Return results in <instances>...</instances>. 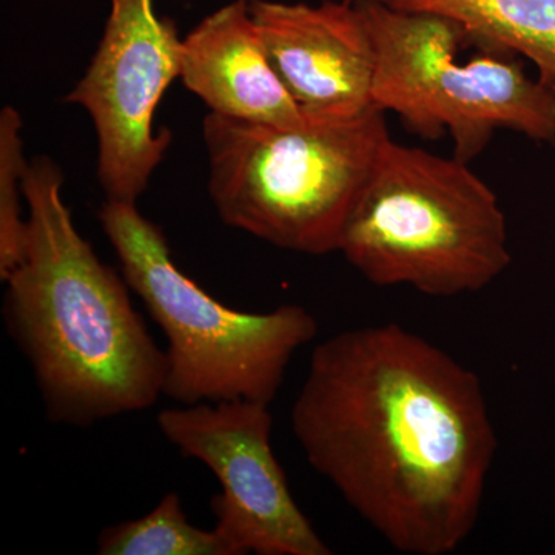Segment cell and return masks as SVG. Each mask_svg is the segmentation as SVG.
<instances>
[{"label":"cell","mask_w":555,"mask_h":555,"mask_svg":"<svg viewBox=\"0 0 555 555\" xmlns=\"http://www.w3.org/2000/svg\"><path fill=\"white\" fill-rule=\"evenodd\" d=\"M269 406L235 400L169 408L159 412L158 427L182 455L217 477L214 528L233 554L331 555L273 454Z\"/></svg>","instance_id":"cell-7"},{"label":"cell","mask_w":555,"mask_h":555,"mask_svg":"<svg viewBox=\"0 0 555 555\" xmlns=\"http://www.w3.org/2000/svg\"><path fill=\"white\" fill-rule=\"evenodd\" d=\"M361 9L377 53L372 96L379 109H392L423 138L451 134L463 163L480 155L499 129L555 139V90L529 79L507 54L486 51L460 62L469 39L455 22L379 0Z\"/></svg>","instance_id":"cell-6"},{"label":"cell","mask_w":555,"mask_h":555,"mask_svg":"<svg viewBox=\"0 0 555 555\" xmlns=\"http://www.w3.org/2000/svg\"><path fill=\"white\" fill-rule=\"evenodd\" d=\"M379 2H383V0H379Z\"/></svg>","instance_id":"cell-15"},{"label":"cell","mask_w":555,"mask_h":555,"mask_svg":"<svg viewBox=\"0 0 555 555\" xmlns=\"http://www.w3.org/2000/svg\"><path fill=\"white\" fill-rule=\"evenodd\" d=\"M100 221L122 276L167 339L164 396L182 406L272 403L292 358L317 337L313 313L298 305L266 313L222 305L178 268L163 230L134 203L107 199Z\"/></svg>","instance_id":"cell-5"},{"label":"cell","mask_w":555,"mask_h":555,"mask_svg":"<svg viewBox=\"0 0 555 555\" xmlns=\"http://www.w3.org/2000/svg\"><path fill=\"white\" fill-rule=\"evenodd\" d=\"M375 286L476 294L511 262L505 214L467 163L387 139L338 247Z\"/></svg>","instance_id":"cell-4"},{"label":"cell","mask_w":555,"mask_h":555,"mask_svg":"<svg viewBox=\"0 0 555 555\" xmlns=\"http://www.w3.org/2000/svg\"><path fill=\"white\" fill-rule=\"evenodd\" d=\"M182 39L155 0H112L100 47L68 104L89 113L98 137V178L107 199L134 203L170 147L155 131L164 93L181 76Z\"/></svg>","instance_id":"cell-8"},{"label":"cell","mask_w":555,"mask_h":555,"mask_svg":"<svg viewBox=\"0 0 555 555\" xmlns=\"http://www.w3.org/2000/svg\"><path fill=\"white\" fill-rule=\"evenodd\" d=\"M62 184L47 156L28 163L24 258L3 280L2 313L51 422L83 427L156 404L167 364L126 278L80 236Z\"/></svg>","instance_id":"cell-2"},{"label":"cell","mask_w":555,"mask_h":555,"mask_svg":"<svg viewBox=\"0 0 555 555\" xmlns=\"http://www.w3.org/2000/svg\"><path fill=\"white\" fill-rule=\"evenodd\" d=\"M101 555H235L217 529L185 516L181 496L169 492L147 516L108 526L98 537Z\"/></svg>","instance_id":"cell-12"},{"label":"cell","mask_w":555,"mask_h":555,"mask_svg":"<svg viewBox=\"0 0 555 555\" xmlns=\"http://www.w3.org/2000/svg\"><path fill=\"white\" fill-rule=\"evenodd\" d=\"M278 76L308 116H353L374 104L377 53L363 9L350 3H250Z\"/></svg>","instance_id":"cell-9"},{"label":"cell","mask_w":555,"mask_h":555,"mask_svg":"<svg viewBox=\"0 0 555 555\" xmlns=\"http://www.w3.org/2000/svg\"><path fill=\"white\" fill-rule=\"evenodd\" d=\"M383 113L310 116L312 122L298 130L208 113V193L219 218L284 250L338 251L350 211L390 138Z\"/></svg>","instance_id":"cell-3"},{"label":"cell","mask_w":555,"mask_h":555,"mask_svg":"<svg viewBox=\"0 0 555 555\" xmlns=\"http://www.w3.org/2000/svg\"><path fill=\"white\" fill-rule=\"evenodd\" d=\"M22 116L7 105L0 112V278L21 264L27 238L24 178L28 169L22 139Z\"/></svg>","instance_id":"cell-13"},{"label":"cell","mask_w":555,"mask_h":555,"mask_svg":"<svg viewBox=\"0 0 555 555\" xmlns=\"http://www.w3.org/2000/svg\"><path fill=\"white\" fill-rule=\"evenodd\" d=\"M313 470L393 550L455 553L473 534L499 448L483 386L396 323L313 349L291 411Z\"/></svg>","instance_id":"cell-1"},{"label":"cell","mask_w":555,"mask_h":555,"mask_svg":"<svg viewBox=\"0 0 555 555\" xmlns=\"http://www.w3.org/2000/svg\"><path fill=\"white\" fill-rule=\"evenodd\" d=\"M392 9L455 22L470 43L496 54H524L555 90V0H383Z\"/></svg>","instance_id":"cell-11"},{"label":"cell","mask_w":555,"mask_h":555,"mask_svg":"<svg viewBox=\"0 0 555 555\" xmlns=\"http://www.w3.org/2000/svg\"><path fill=\"white\" fill-rule=\"evenodd\" d=\"M179 78L215 115L291 130L312 122L273 68L247 0L215 11L182 39Z\"/></svg>","instance_id":"cell-10"},{"label":"cell","mask_w":555,"mask_h":555,"mask_svg":"<svg viewBox=\"0 0 555 555\" xmlns=\"http://www.w3.org/2000/svg\"><path fill=\"white\" fill-rule=\"evenodd\" d=\"M248 3L257 2V0H247Z\"/></svg>","instance_id":"cell-14"}]
</instances>
